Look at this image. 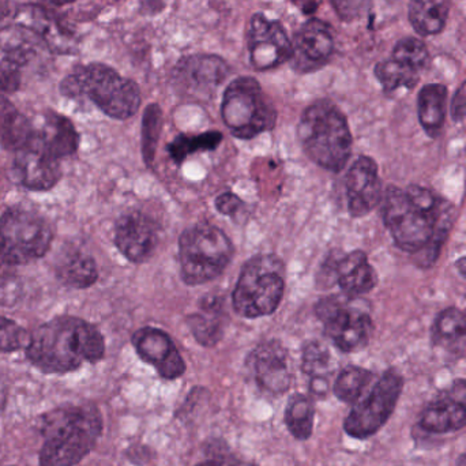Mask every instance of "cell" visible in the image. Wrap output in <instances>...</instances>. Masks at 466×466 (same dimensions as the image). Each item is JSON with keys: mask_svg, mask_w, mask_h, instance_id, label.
<instances>
[{"mask_svg": "<svg viewBox=\"0 0 466 466\" xmlns=\"http://www.w3.org/2000/svg\"><path fill=\"white\" fill-rule=\"evenodd\" d=\"M106 352L95 326L76 317H57L35 329L26 348L33 366L46 374H65L84 363H97Z\"/></svg>", "mask_w": 466, "mask_h": 466, "instance_id": "cell-1", "label": "cell"}, {"mask_svg": "<svg viewBox=\"0 0 466 466\" xmlns=\"http://www.w3.org/2000/svg\"><path fill=\"white\" fill-rule=\"evenodd\" d=\"M40 429L44 438L40 466H74L95 448L103 419L93 405H71L44 416Z\"/></svg>", "mask_w": 466, "mask_h": 466, "instance_id": "cell-2", "label": "cell"}, {"mask_svg": "<svg viewBox=\"0 0 466 466\" xmlns=\"http://www.w3.org/2000/svg\"><path fill=\"white\" fill-rule=\"evenodd\" d=\"M60 92L70 98H89L104 114L117 120L134 116L141 106V90L131 79L103 63H90L68 74Z\"/></svg>", "mask_w": 466, "mask_h": 466, "instance_id": "cell-3", "label": "cell"}, {"mask_svg": "<svg viewBox=\"0 0 466 466\" xmlns=\"http://www.w3.org/2000/svg\"><path fill=\"white\" fill-rule=\"evenodd\" d=\"M299 139L309 160L339 172L352 153V134L347 117L329 101H317L301 115Z\"/></svg>", "mask_w": 466, "mask_h": 466, "instance_id": "cell-4", "label": "cell"}, {"mask_svg": "<svg viewBox=\"0 0 466 466\" xmlns=\"http://www.w3.org/2000/svg\"><path fill=\"white\" fill-rule=\"evenodd\" d=\"M284 265L273 255L251 258L241 268L232 293L233 309L240 317L273 314L284 296Z\"/></svg>", "mask_w": 466, "mask_h": 466, "instance_id": "cell-5", "label": "cell"}, {"mask_svg": "<svg viewBox=\"0 0 466 466\" xmlns=\"http://www.w3.org/2000/svg\"><path fill=\"white\" fill-rule=\"evenodd\" d=\"M233 257L228 236L218 227L198 224L179 238L180 271L188 285H201L218 279Z\"/></svg>", "mask_w": 466, "mask_h": 466, "instance_id": "cell-6", "label": "cell"}, {"mask_svg": "<svg viewBox=\"0 0 466 466\" xmlns=\"http://www.w3.org/2000/svg\"><path fill=\"white\" fill-rule=\"evenodd\" d=\"M221 116L233 136L249 139L274 127L277 111L257 79L238 76L224 93Z\"/></svg>", "mask_w": 466, "mask_h": 466, "instance_id": "cell-7", "label": "cell"}, {"mask_svg": "<svg viewBox=\"0 0 466 466\" xmlns=\"http://www.w3.org/2000/svg\"><path fill=\"white\" fill-rule=\"evenodd\" d=\"M382 216L394 241L408 252H419L434 238L442 221L448 220L451 210L443 208L440 215H429L410 204L405 191L389 188L383 198Z\"/></svg>", "mask_w": 466, "mask_h": 466, "instance_id": "cell-8", "label": "cell"}, {"mask_svg": "<svg viewBox=\"0 0 466 466\" xmlns=\"http://www.w3.org/2000/svg\"><path fill=\"white\" fill-rule=\"evenodd\" d=\"M52 238L51 226L38 213L11 209L0 218V246L15 266L44 257Z\"/></svg>", "mask_w": 466, "mask_h": 466, "instance_id": "cell-9", "label": "cell"}, {"mask_svg": "<svg viewBox=\"0 0 466 466\" xmlns=\"http://www.w3.org/2000/svg\"><path fill=\"white\" fill-rule=\"evenodd\" d=\"M404 388V380L399 372H385L372 386L370 393L358 401L345 419L344 430L350 437L366 440L377 434L396 410Z\"/></svg>", "mask_w": 466, "mask_h": 466, "instance_id": "cell-10", "label": "cell"}, {"mask_svg": "<svg viewBox=\"0 0 466 466\" xmlns=\"http://www.w3.org/2000/svg\"><path fill=\"white\" fill-rule=\"evenodd\" d=\"M315 311L325 326L326 336L342 352H358L369 344L374 326L366 312L352 309L339 298L322 299Z\"/></svg>", "mask_w": 466, "mask_h": 466, "instance_id": "cell-11", "label": "cell"}, {"mask_svg": "<svg viewBox=\"0 0 466 466\" xmlns=\"http://www.w3.org/2000/svg\"><path fill=\"white\" fill-rule=\"evenodd\" d=\"M247 43L251 65L259 71L279 67L292 57V43L284 26L263 14L252 15Z\"/></svg>", "mask_w": 466, "mask_h": 466, "instance_id": "cell-12", "label": "cell"}, {"mask_svg": "<svg viewBox=\"0 0 466 466\" xmlns=\"http://www.w3.org/2000/svg\"><path fill=\"white\" fill-rule=\"evenodd\" d=\"M228 74V65L220 56L193 55L177 63L174 81L183 96L194 100H205L215 95Z\"/></svg>", "mask_w": 466, "mask_h": 466, "instance_id": "cell-13", "label": "cell"}, {"mask_svg": "<svg viewBox=\"0 0 466 466\" xmlns=\"http://www.w3.org/2000/svg\"><path fill=\"white\" fill-rule=\"evenodd\" d=\"M333 51L330 25L320 19H309L296 32L290 60L299 73H311L328 65Z\"/></svg>", "mask_w": 466, "mask_h": 466, "instance_id": "cell-14", "label": "cell"}, {"mask_svg": "<svg viewBox=\"0 0 466 466\" xmlns=\"http://www.w3.org/2000/svg\"><path fill=\"white\" fill-rule=\"evenodd\" d=\"M465 426L466 380H457L424 408L420 427L430 434H451Z\"/></svg>", "mask_w": 466, "mask_h": 466, "instance_id": "cell-15", "label": "cell"}, {"mask_svg": "<svg viewBox=\"0 0 466 466\" xmlns=\"http://www.w3.org/2000/svg\"><path fill=\"white\" fill-rule=\"evenodd\" d=\"M247 369L257 385L268 393H285L292 382L288 352L277 341L258 345L247 359Z\"/></svg>", "mask_w": 466, "mask_h": 466, "instance_id": "cell-16", "label": "cell"}, {"mask_svg": "<svg viewBox=\"0 0 466 466\" xmlns=\"http://www.w3.org/2000/svg\"><path fill=\"white\" fill-rule=\"evenodd\" d=\"M133 344L139 358L152 364L166 380H177L185 374V360L166 331L155 328L139 329L133 336Z\"/></svg>", "mask_w": 466, "mask_h": 466, "instance_id": "cell-17", "label": "cell"}, {"mask_svg": "<svg viewBox=\"0 0 466 466\" xmlns=\"http://www.w3.org/2000/svg\"><path fill=\"white\" fill-rule=\"evenodd\" d=\"M15 24L29 29L49 51L57 55L74 54L78 48L76 35L66 29L46 8L25 5L16 8Z\"/></svg>", "mask_w": 466, "mask_h": 466, "instance_id": "cell-18", "label": "cell"}, {"mask_svg": "<svg viewBox=\"0 0 466 466\" xmlns=\"http://www.w3.org/2000/svg\"><path fill=\"white\" fill-rule=\"evenodd\" d=\"M115 243L131 262H147L157 248V226L142 213H128L117 221Z\"/></svg>", "mask_w": 466, "mask_h": 466, "instance_id": "cell-19", "label": "cell"}, {"mask_svg": "<svg viewBox=\"0 0 466 466\" xmlns=\"http://www.w3.org/2000/svg\"><path fill=\"white\" fill-rule=\"evenodd\" d=\"M348 208L353 218L369 215L382 198L378 166L372 158L361 156L347 175Z\"/></svg>", "mask_w": 466, "mask_h": 466, "instance_id": "cell-20", "label": "cell"}, {"mask_svg": "<svg viewBox=\"0 0 466 466\" xmlns=\"http://www.w3.org/2000/svg\"><path fill=\"white\" fill-rule=\"evenodd\" d=\"M78 145L79 136L71 120L57 112H48L44 115L40 126H35L32 141L27 147H37L59 160L74 155Z\"/></svg>", "mask_w": 466, "mask_h": 466, "instance_id": "cell-21", "label": "cell"}, {"mask_svg": "<svg viewBox=\"0 0 466 466\" xmlns=\"http://www.w3.org/2000/svg\"><path fill=\"white\" fill-rule=\"evenodd\" d=\"M14 171L22 186L35 191L49 190L62 177L59 160L35 147L16 152Z\"/></svg>", "mask_w": 466, "mask_h": 466, "instance_id": "cell-22", "label": "cell"}, {"mask_svg": "<svg viewBox=\"0 0 466 466\" xmlns=\"http://www.w3.org/2000/svg\"><path fill=\"white\" fill-rule=\"evenodd\" d=\"M337 282L348 298L366 295L378 282L377 273L363 251H353L334 266Z\"/></svg>", "mask_w": 466, "mask_h": 466, "instance_id": "cell-23", "label": "cell"}, {"mask_svg": "<svg viewBox=\"0 0 466 466\" xmlns=\"http://www.w3.org/2000/svg\"><path fill=\"white\" fill-rule=\"evenodd\" d=\"M33 133L35 126L8 98L0 95V144L5 149L19 152L30 144Z\"/></svg>", "mask_w": 466, "mask_h": 466, "instance_id": "cell-24", "label": "cell"}, {"mask_svg": "<svg viewBox=\"0 0 466 466\" xmlns=\"http://www.w3.org/2000/svg\"><path fill=\"white\" fill-rule=\"evenodd\" d=\"M55 273L62 284L78 289L92 287L98 277L97 266L93 258L78 249H71L60 255L55 266Z\"/></svg>", "mask_w": 466, "mask_h": 466, "instance_id": "cell-25", "label": "cell"}, {"mask_svg": "<svg viewBox=\"0 0 466 466\" xmlns=\"http://www.w3.org/2000/svg\"><path fill=\"white\" fill-rule=\"evenodd\" d=\"M448 89L443 85L431 84L419 93V119L430 137H438L445 125Z\"/></svg>", "mask_w": 466, "mask_h": 466, "instance_id": "cell-26", "label": "cell"}, {"mask_svg": "<svg viewBox=\"0 0 466 466\" xmlns=\"http://www.w3.org/2000/svg\"><path fill=\"white\" fill-rule=\"evenodd\" d=\"M448 15V0H412L410 2V24L419 35H432L442 32Z\"/></svg>", "mask_w": 466, "mask_h": 466, "instance_id": "cell-27", "label": "cell"}, {"mask_svg": "<svg viewBox=\"0 0 466 466\" xmlns=\"http://www.w3.org/2000/svg\"><path fill=\"white\" fill-rule=\"evenodd\" d=\"M40 43L35 35L21 25H10L0 30V49L7 59L25 66L35 54V46Z\"/></svg>", "mask_w": 466, "mask_h": 466, "instance_id": "cell-28", "label": "cell"}, {"mask_svg": "<svg viewBox=\"0 0 466 466\" xmlns=\"http://www.w3.org/2000/svg\"><path fill=\"white\" fill-rule=\"evenodd\" d=\"M331 358L329 350L318 342H309L303 350V371L311 378V391L325 396L328 391V377L330 374Z\"/></svg>", "mask_w": 466, "mask_h": 466, "instance_id": "cell-29", "label": "cell"}, {"mask_svg": "<svg viewBox=\"0 0 466 466\" xmlns=\"http://www.w3.org/2000/svg\"><path fill=\"white\" fill-rule=\"evenodd\" d=\"M372 372L369 370L360 369V367H348L337 378L334 382V394L337 399L347 404H356L360 401L364 391L372 382Z\"/></svg>", "mask_w": 466, "mask_h": 466, "instance_id": "cell-30", "label": "cell"}, {"mask_svg": "<svg viewBox=\"0 0 466 466\" xmlns=\"http://www.w3.org/2000/svg\"><path fill=\"white\" fill-rule=\"evenodd\" d=\"M221 141H223V136L218 131H208L201 136L180 134L168 145L167 150H168L172 160L180 164L194 153L218 149Z\"/></svg>", "mask_w": 466, "mask_h": 466, "instance_id": "cell-31", "label": "cell"}, {"mask_svg": "<svg viewBox=\"0 0 466 466\" xmlns=\"http://www.w3.org/2000/svg\"><path fill=\"white\" fill-rule=\"evenodd\" d=\"M314 404L306 396H295L285 412L288 430L296 440L306 441L314 429Z\"/></svg>", "mask_w": 466, "mask_h": 466, "instance_id": "cell-32", "label": "cell"}, {"mask_svg": "<svg viewBox=\"0 0 466 466\" xmlns=\"http://www.w3.org/2000/svg\"><path fill=\"white\" fill-rule=\"evenodd\" d=\"M375 76L382 84L385 92H394L399 87H415L419 81V70L399 60L390 59L378 63Z\"/></svg>", "mask_w": 466, "mask_h": 466, "instance_id": "cell-33", "label": "cell"}, {"mask_svg": "<svg viewBox=\"0 0 466 466\" xmlns=\"http://www.w3.org/2000/svg\"><path fill=\"white\" fill-rule=\"evenodd\" d=\"M161 126H163V112L157 104H150L145 111L144 123H142V153L147 166L155 160Z\"/></svg>", "mask_w": 466, "mask_h": 466, "instance_id": "cell-34", "label": "cell"}, {"mask_svg": "<svg viewBox=\"0 0 466 466\" xmlns=\"http://www.w3.org/2000/svg\"><path fill=\"white\" fill-rule=\"evenodd\" d=\"M435 336L445 341H457L466 336V312L448 309L438 315L434 325Z\"/></svg>", "mask_w": 466, "mask_h": 466, "instance_id": "cell-35", "label": "cell"}, {"mask_svg": "<svg viewBox=\"0 0 466 466\" xmlns=\"http://www.w3.org/2000/svg\"><path fill=\"white\" fill-rule=\"evenodd\" d=\"M393 59L420 70L429 62V51L420 40L404 38L397 43L393 52Z\"/></svg>", "mask_w": 466, "mask_h": 466, "instance_id": "cell-36", "label": "cell"}, {"mask_svg": "<svg viewBox=\"0 0 466 466\" xmlns=\"http://www.w3.org/2000/svg\"><path fill=\"white\" fill-rule=\"evenodd\" d=\"M30 334L8 318L0 317V352H15L27 348Z\"/></svg>", "mask_w": 466, "mask_h": 466, "instance_id": "cell-37", "label": "cell"}, {"mask_svg": "<svg viewBox=\"0 0 466 466\" xmlns=\"http://www.w3.org/2000/svg\"><path fill=\"white\" fill-rule=\"evenodd\" d=\"M191 329L199 344L215 345L221 339L220 322L210 318L202 317L201 314L191 317Z\"/></svg>", "mask_w": 466, "mask_h": 466, "instance_id": "cell-38", "label": "cell"}, {"mask_svg": "<svg viewBox=\"0 0 466 466\" xmlns=\"http://www.w3.org/2000/svg\"><path fill=\"white\" fill-rule=\"evenodd\" d=\"M337 15L350 22L360 18L371 7V0H331Z\"/></svg>", "mask_w": 466, "mask_h": 466, "instance_id": "cell-39", "label": "cell"}, {"mask_svg": "<svg viewBox=\"0 0 466 466\" xmlns=\"http://www.w3.org/2000/svg\"><path fill=\"white\" fill-rule=\"evenodd\" d=\"M241 201L238 196L232 193H226L216 199V208L221 215L233 216L240 209Z\"/></svg>", "mask_w": 466, "mask_h": 466, "instance_id": "cell-40", "label": "cell"}, {"mask_svg": "<svg viewBox=\"0 0 466 466\" xmlns=\"http://www.w3.org/2000/svg\"><path fill=\"white\" fill-rule=\"evenodd\" d=\"M466 114V81L462 86L457 90L454 96L453 103H451V115L454 120H460L464 117Z\"/></svg>", "mask_w": 466, "mask_h": 466, "instance_id": "cell-41", "label": "cell"}, {"mask_svg": "<svg viewBox=\"0 0 466 466\" xmlns=\"http://www.w3.org/2000/svg\"><path fill=\"white\" fill-rule=\"evenodd\" d=\"M16 266L8 259L7 255L3 251L2 246H0V279H8L13 276L15 271Z\"/></svg>", "mask_w": 466, "mask_h": 466, "instance_id": "cell-42", "label": "cell"}, {"mask_svg": "<svg viewBox=\"0 0 466 466\" xmlns=\"http://www.w3.org/2000/svg\"><path fill=\"white\" fill-rule=\"evenodd\" d=\"M13 13V3L8 0H0V19L7 18Z\"/></svg>", "mask_w": 466, "mask_h": 466, "instance_id": "cell-43", "label": "cell"}, {"mask_svg": "<svg viewBox=\"0 0 466 466\" xmlns=\"http://www.w3.org/2000/svg\"><path fill=\"white\" fill-rule=\"evenodd\" d=\"M457 270L460 271V273L462 274V276L466 279V255L465 257L460 258L459 260H457L456 263Z\"/></svg>", "mask_w": 466, "mask_h": 466, "instance_id": "cell-44", "label": "cell"}, {"mask_svg": "<svg viewBox=\"0 0 466 466\" xmlns=\"http://www.w3.org/2000/svg\"><path fill=\"white\" fill-rule=\"evenodd\" d=\"M44 2H48L55 5H70V3H74L76 0H44Z\"/></svg>", "mask_w": 466, "mask_h": 466, "instance_id": "cell-45", "label": "cell"}, {"mask_svg": "<svg viewBox=\"0 0 466 466\" xmlns=\"http://www.w3.org/2000/svg\"><path fill=\"white\" fill-rule=\"evenodd\" d=\"M457 466H466V453L460 457Z\"/></svg>", "mask_w": 466, "mask_h": 466, "instance_id": "cell-46", "label": "cell"}, {"mask_svg": "<svg viewBox=\"0 0 466 466\" xmlns=\"http://www.w3.org/2000/svg\"><path fill=\"white\" fill-rule=\"evenodd\" d=\"M197 466H221V465L216 464V462H205V464L197 465Z\"/></svg>", "mask_w": 466, "mask_h": 466, "instance_id": "cell-47", "label": "cell"}, {"mask_svg": "<svg viewBox=\"0 0 466 466\" xmlns=\"http://www.w3.org/2000/svg\"><path fill=\"white\" fill-rule=\"evenodd\" d=\"M233 466H252V465H248V464H236V465H233Z\"/></svg>", "mask_w": 466, "mask_h": 466, "instance_id": "cell-48", "label": "cell"}]
</instances>
